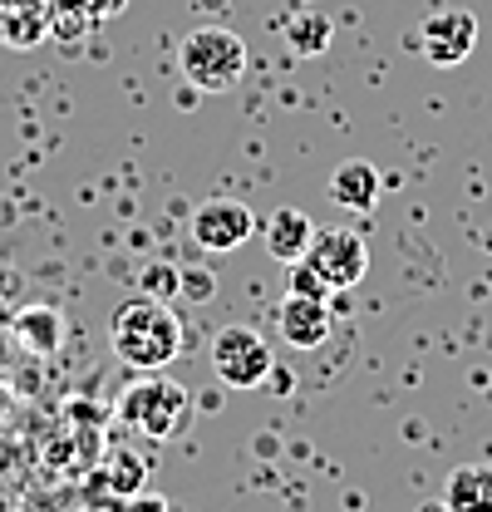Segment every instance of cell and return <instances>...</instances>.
I'll list each match as a JSON object with an SVG mask.
<instances>
[{
  "instance_id": "1",
  "label": "cell",
  "mask_w": 492,
  "mask_h": 512,
  "mask_svg": "<svg viewBox=\"0 0 492 512\" xmlns=\"http://www.w3.org/2000/svg\"><path fill=\"white\" fill-rule=\"evenodd\" d=\"M114 355L128 370L158 375V370H168L183 355V325L163 301L133 296V301H123L114 311Z\"/></svg>"
},
{
  "instance_id": "2",
  "label": "cell",
  "mask_w": 492,
  "mask_h": 512,
  "mask_svg": "<svg viewBox=\"0 0 492 512\" xmlns=\"http://www.w3.org/2000/svg\"><path fill=\"white\" fill-rule=\"evenodd\" d=\"M178 69L192 89L202 94H227L237 89L246 74V45L237 30L227 25H197L178 50Z\"/></svg>"
},
{
  "instance_id": "3",
  "label": "cell",
  "mask_w": 492,
  "mask_h": 512,
  "mask_svg": "<svg viewBox=\"0 0 492 512\" xmlns=\"http://www.w3.org/2000/svg\"><path fill=\"white\" fill-rule=\"evenodd\" d=\"M119 419L133 434H143L153 444H168V439L187 434V424H192V394L183 384L163 380V375H143L133 389H123Z\"/></svg>"
},
{
  "instance_id": "4",
  "label": "cell",
  "mask_w": 492,
  "mask_h": 512,
  "mask_svg": "<svg viewBox=\"0 0 492 512\" xmlns=\"http://www.w3.org/2000/svg\"><path fill=\"white\" fill-rule=\"evenodd\" d=\"M212 375L227 389H256L276 375V355L251 325H227L212 340Z\"/></svg>"
},
{
  "instance_id": "5",
  "label": "cell",
  "mask_w": 492,
  "mask_h": 512,
  "mask_svg": "<svg viewBox=\"0 0 492 512\" xmlns=\"http://www.w3.org/2000/svg\"><path fill=\"white\" fill-rule=\"evenodd\" d=\"M306 261L330 281V291H350V286L365 281L369 247H365V237L350 232V227H315Z\"/></svg>"
},
{
  "instance_id": "6",
  "label": "cell",
  "mask_w": 492,
  "mask_h": 512,
  "mask_svg": "<svg viewBox=\"0 0 492 512\" xmlns=\"http://www.w3.org/2000/svg\"><path fill=\"white\" fill-rule=\"evenodd\" d=\"M478 50V15L473 10H433L419 25V55L433 69H453Z\"/></svg>"
},
{
  "instance_id": "7",
  "label": "cell",
  "mask_w": 492,
  "mask_h": 512,
  "mask_svg": "<svg viewBox=\"0 0 492 512\" xmlns=\"http://www.w3.org/2000/svg\"><path fill=\"white\" fill-rule=\"evenodd\" d=\"M256 237V217L237 197H212L192 212V242L202 252H237Z\"/></svg>"
},
{
  "instance_id": "8",
  "label": "cell",
  "mask_w": 492,
  "mask_h": 512,
  "mask_svg": "<svg viewBox=\"0 0 492 512\" xmlns=\"http://www.w3.org/2000/svg\"><path fill=\"white\" fill-rule=\"evenodd\" d=\"M276 330L291 350H320L335 330L330 316V301H310V296H286L281 311H276Z\"/></svg>"
},
{
  "instance_id": "9",
  "label": "cell",
  "mask_w": 492,
  "mask_h": 512,
  "mask_svg": "<svg viewBox=\"0 0 492 512\" xmlns=\"http://www.w3.org/2000/svg\"><path fill=\"white\" fill-rule=\"evenodd\" d=\"M261 237H266V252L276 256V261H301L310 252V237H315V222H310L301 207H276L271 217H266V227H261Z\"/></svg>"
},
{
  "instance_id": "10",
  "label": "cell",
  "mask_w": 492,
  "mask_h": 512,
  "mask_svg": "<svg viewBox=\"0 0 492 512\" xmlns=\"http://www.w3.org/2000/svg\"><path fill=\"white\" fill-rule=\"evenodd\" d=\"M330 202L345 212H374L379 207V168L365 158H350L330 173Z\"/></svg>"
},
{
  "instance_id": "11",
  "label": "cell",
  "mask_w": 492,
  "mask_h": 512,
  "mask_svg": "<svg viewBox=\"0 0 492 512\" xmlns=\"http://www.w3.org/2000/svg\"><path fill=\"white\" fill-rule=\"evenodd\" d=\"M443 508L448 512H492V468L488 463H463L448 473L443 488Z\"/></svg>"
},
{
  "instance_id": "12",
  "label": "cell",
  "mask_w": 492,
  "mask_h": 512,
  "mask_svg": "<svg viewBox=\"0 0 492 512\" xmlns=\"http://www.w3.org/2000/svg\"><path fill=\"white\" fill-rule=\"evenodd\" d=\"M330 15L325 10H315V5H301L291 20H286V45H291V55H320L325 45H330Z\"/></svg>"
},
{
  "instance_id": "13",
  "label": "cell",
  "mask_w": 492,
  "mask_h": 512,
  "mask_svg": "<svg viewBox=\"0 0 492 512\" xmlns=\"http://www.w3.org/2000/svg\"><path fill=\"white\" fill-rule=\"evenodd\" d=\"M291 296H310V301H330L335 291H330V281L310 266L306 256L301 261H291Z\"/></svg>"
},
{
  "instance_id": "14",
  "label": "cell",
  "mask_w": 492,
  "mask_h": 512,
  "mask_svg": "<svg viewBox=\"0 0 492 512\" xmlns=\"http://www.w3.org/2000/svg\"><path fill=\"white\" fill-rule=\"evenodd\" d=\"M114 463H119V473L109 478V488H114V493H123V498H133V493L143 488V473H148V468H143L138 458H128V453H119Z\"/></svg>"
},
{
  "instance_id": "15",
  "label": "cell",
  "mask_w": 492,
  "mask_h": 512,
  "mask_svg": "<svg viewBox=\"0 0 492 512\" xmlns=\"http://www.w3.org/2000/svg\"><path fill=\"white\" fill-rule=\"evenodd\" d=\"M128 512H168V503L153 498V493H133V498H128Z\"/></svg>"
},
{
  "instance_id": "16",
  "label": "cell",
  "mask_w": 492,
  "mask_h": 512,
  "mask_svg": "<svg viewBox=\"0 0 492 512\" xmlns=\"http://www.w3.org/2000/svg\"><path fill=\"white\" fill-rule=\"evenodd\" d=\"M183 286L192 291V296H212V276H207V271H187Z\"/></svg>"
},
{
  "instance_id": "17",
  "label": "cell",
  "mask_w": 492,
  "mask_h": 512,
  "mask_svg": "<svg viewBox=\"0 0 492 512\" xmlns=\"http://www.w3.org/2000/svg\"><path fill=\"white\" fill-rule=\"evenodd\" d=\"M419 512H448V508H443V503H429V508H419Z\"/></svg>"
}]
</instances>
